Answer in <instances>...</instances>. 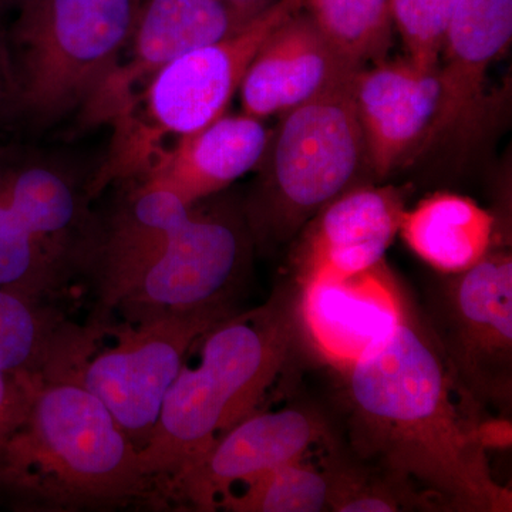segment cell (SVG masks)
Instances as JSON below:
<instances>
[{
  "mask_svg": "<svg viewBox=\"0 0 512 512\" xmlns=\"http://www.w3.org/2000/svg\"><path fill=\"white\" fill-rule=\"evenodd\" d=\"M343 370L359 456L458 511L511 510L510 490L494 480L478 426L453 402L457 386L446 360L409 318Z\"/></svg>",
  "mask_w": 512,
  "mask_h": 512,
  "instance_id": "1",
  "label": "cell"
},
{
  "mask_svg": "<svg viewBox=\"0 0 512 512\" xmlns=\"http://www.w3.org/2000/svg\"><path fill=\"white\" fill-rule=\"evenodd\" d=\"M107 217L97 218L83 278L90 322L146 318L227 301L244 261V238L224 215L138 178Z\"/></svg>",
  "mask_w": 512,
  "mask_h": 512,
  "instance_id": "2",
  "label": "cell"
},
{
  "mask_svg": "<svg viewBox=\"0 0 512 512\" xmlns=\"http://www.w3.org/2000/svg\"><path fill=\"white\" fill-rule=\"evenodd\" d=\"M148 488L136 444L110 410L69 377L39 383L0 454V494L35 510L117 507Z\"/></svg>",
  "mask_w": 512,
  "mask_h": 512,
  "instance_id": "3",
  "label": "cell"
},
{
  "mask_svg": "<svg viewBox=\"0 0 512 512\" xmlns=\"http://www.w3.org/2000/svg\"><path fill=\"white\" fill-rule=\"evenodd\" d=\"M299 332L296 301L276 292L254 311L229 315L200 340V362L181 367L150 437L138 450L150 484L201 457L256 407L288 365Z\"/></svg>",
  "mask_w": 512,
  "mask_h": 512,
  "instance_id": "4",
  "label": "cell"
},
{
  "mask_svg": "<svg viewBox=\"0 0 512 512\" xmlns=\"http://www.w3.org/2000/svg\"><path fill=\"white\" fill-rule=\"evenodd\" d=\"M100 168L0 138V289L50 302L83 276Z\"/></svg>",
  "mask_w": 512,
  "mask_h": 512,
  "instance_id": "5",
  "label": "cell"
},
{
  "mask_svg": "<svg viewBox=\"0 0 512 512\" xmlns=\"http://www.w3.org/2000/svg\"><path fill=\"white\" fill-rule=\"evenodd\" d=\"M138 0H23L6 29L13 119L49 124L82 111L116 62Z\"/></svg>",
  "mask_w": 512,
  "mask_h": 512,
  "instance_id": "6",
  "label": "cell"
},
{
  "mask_svg": "<svg viewBox=\"0 0 512 512\" xmlns=\"http://www.w3.org/2000/svg\"><path fill=\"white\" fill-rule=\"evenodd\" d=\"M301 9L303 0H275L238 32L161 69L124 123L114 128L113 150L100 170L103 188L140 173L165 137L187 136L225 114L266 37Z\"/></svg>",
  "mask_w": 512,
  "mask_h": 512,
  "instance_id": "7",
  "label": "cell"
},
{
  "mask_svg": "<svg viewBox=\"0 0 512 512\" xmlns=\"http://www.w3.org/2000/svg\"><path fill=\"white\" fill-rule=\"evenodd\" d=\"M353 76L282 114L265 156L268 173L261 194L249 211L262 235L288 237L355 187L367 157Z\"/></svg>",
  "mask_w": 512,
  "mask_h": 512,
  "instance_id": "8",
  "label": "cell"
},
{
  "mask_svg": "<svg viewBox=\"0 0 512 512\" xmlns=\"http://www.w3.org/2000/svg\"><path fill=\"white\" fill-rule=\"evenodd\" d=\"M231 313V305L224 301L121 323L89 322L110 339V345H97L86 326L82 349L57 377L76 380L93 393L140 450L192 348Z\"/></svg>",
  "mask_w": 512,
  "mask_h": 512,
  "instance_id": "9",
  "label": "cell"
},
{
  "mask_svg": "<svg viewBox=\"0 0 512 512\" xmlns=\"http://www.w3.org/2000/svg\"><path fill=\"white\" fill-rule=\"evenodd\" d=\"M441 288L440 352L458 389L480 404L507 407L512 392V259L491 249Z\"/></svg>",
  "mask_w": 512,
  "mask_h": 512,
  "instance_id": "10",
  "label": "cell"
},
{
  "mask_svg": "<svg viewBox=\"0 0 512 512\" xmlns=\"http://www.w3.org/2000/svg\"><path fill=\"white\" fill-rule=\"evenodd\" d=\"M255 16L224 0H138L126 45L79 113L83 123L119 127L167 64L238 32Z\"/></svg>",
  "mask_w": 512,
  "mask_h": 512,
  "instance_id": "11",
  "label": "cell"
},
{
  "mask_svg": "<svg viewBox=\"0 0 512 512\" xmlns=\"http://www.w3.org/2000/svg\"><path fill=\"white\" fill-rule=\"evenodd\" d=\"M326 433L325 420L305 407L254 413L160 484H165V493L194 510L217 511L237 485L302 460Z\"/></svg>",
  "mask_w": 512,
  "mask_h": 512,
  "instance_id": "12",
  "label": "cell"
},
{
  "mask_svg": "<svg viewBox=\"0 0 512 512\" xmlns=\"http://www.w3.org/2000/svg\"><path fill=\"white\" fill-rule=\"evenodd\" d=\"M353 100L365 137L367 167L387 177L436 141L443 82L439 64L404 55L360 67Z\"/></svg>",
  "mask_w": 512,
  "mask_h": 512,
  "instance_id": "13",
  "label": "cell"
},
{
  "mask_svg": "<svg viewBox=\"0 0 512 512\" xmlns=\"http://www.w3.org/2000/svg\"><path fill=\"white\" fill-rule=\"evenodd\" d=\"M299 282V330L323 359L342 370L379 346L407 318L384 264L356 275H316Z\"/></svg>",
  "mask_w": 512,
  "mask_h": 512,
  "instance_id": "14",
  "label": "cell"
},
{
  "mask_svg": "<svg viewBox=\"0 0 512 512\" xmlns=\"http://www.w3.org/2000/svg\"><path fill=\"white\" fill-rule=\"evenodd\" d=\"M357 66L301 9L271 33L239 86L242 111L256 119L302 106L355 74Z\"/></svg>",
  "mask_w": 512,
  "mask_h": 512,
  "instance_id": "15",
  "label": "cell"
},
{
  "mask_svg": "<svg viewBox=\"0 0 512 512\" xmlns=\"http://www.w3.org/2000/svg\"><path fill=\"white\" fill-rule=\"evenodd\" d=\"M272 133L264 120L242 111L222 114L207 126L161 147L131 178L175 192L198 204L264 163Z\"/></svg>",
  "mask_w": 512,
  "mask_h": 512,
  "instance_id": "16",
  "label": "cell"
},
{
  "mask_svg": "<svg viewBox=\"0 0 512 512\" xmlns=\"http://www.w3.org/2000/svg\"><path fill=\"white\" fill-rule=\"evenodd\" d=\"M406 207L402 191L359 185L312 218L298 254L299 281L316 275L349 276L383 264L399 235Z\"/></svg>",
  "mask_w": 512,
  "mask_h": 512,
  "instance_id": "17",
  "label": "cell"
},
{
  "mask_svg": "<svg viewBox=\"0 0 512 512\" xmlns=\"http://www.w3.org/2000/svg\"><path fill=\"white\" fill-rule=\"evenodd\" d=\"M511 39L512 0H457L440 55L443 104L436 140L473 133L487 74Z\"/></svg>",
  "mask_w": 512,
  "mask_h": 512,
  "instance_id": "18",
  "label": "cell"
},
{
  "mask_svg": "<svg viewBox=\"0 0 512 512\" xmlns=\"http://www.w3.org/2000/svg\"><path fill=\"white\" fill-rule=\"evenodd\" d=\"M495 218L471 198L437 192L404 210L399 234L427 265L446 275L473 268L493 247Z\"/></svg>",
  "mask_w": 512,
  "mask_h": 512,
  "instance_id": "19",
  "label": "cell"
},
{
  "mask_svg": "<svg viewBox=\"0 0 512 512\" xmlns=\"http://www.w3.org/2000/svg\"><path fill=\"white\" fill-rule=\"evenodd\" d=\"M82 330L50 302L0 289V372L57 375L76 352Z\"/></svg>",
  "mask_w": 512,
  "mask_h": 512,
  "instance_id": "20",
  "label": "cell"
},
{
  "mask_svg": "<svg viewBox=\"0 0 512 512\" xmlns=\"http://www.w3.org/2000/svg\"><path fill=\"white\" fill-rule=\"evenodd\" d=\"M330 468L306 463L305 458L276 467L241 484L221 501L218 510L232 512H320L332 507Z\"/></svg>",
  "mask_w": 512,
  "mask_h": 512,
  "instance_id": "21",
  "label": "cell"
},
{
  "mask_svg": "<svg viewBox=\"0 0 512 512\" xmlns=\"http://www.w3.org/2000/svg\"><path fill=\"white\" fill-rule=\"evenodd\" d=\"M303 10L357 66L383 59L392 43V0H303Z\"/></svg>",
  "mask_w": 512,
  "mask_h": 512,
  "instance_id": "22",
  "label": "cell"
},
{
  "mask_svg": "<svg viewBox=\"0 0 512 512\" xmlns=\"http://www.w3.org/2000/svg\"><path fill=\"white\" fill-rule=\"evenodd\" d=\"M457 0H392L394 29L406 55L424 64H439L448 22Z\"/></svg>",
  "mask_w": 512,
  "mask_h": 512,
  "instance_id": "23",
  "label": "cell"
},
{
  "mask_svg": "<svg viewBox=\"0 0 512 512\" xmlns=\"http://www.w3.org/2000/svg\"><path fill=\"white\" fill-rule=\"evenodd\" d=\"M333 498L330 511L338 512H392L419 505L404 488L392 484L375 483L349 470L333 467Z\"/></svg>",
  "mask_w": 512,
  "mask_h": 512,
  "instance_id": "24",
  "label": "cell"
},
{
  "mask_svg": "<svg viewBox=\"0 0 512 512\" xmlns=\"http://www.w3.org/2000/svg\"><path fill=\"white\" fill-rule=\"evenodd\" d=\"M43 377L0 372V454L20 426Z\"/></svg>",
  "mask_w": 512,
  "mask_h": 512,
  "instance_id": "25",
  "label": "cell"
},
{
  "mask_svg": "<svg viewBox=\"0 0 512 512\" xmlns=\"http://www.w3.org/2000/svg\"><path fill=\"white\" fill-rule=\"evenodd\" d=\"M16 86L13 76L12 60H10L8 35L0 23V126L13 119Z\"/></svg>",
  "mask_w": 512,
  "mask_h": 512,
  "instance_id": "26",
  "label": "cell"
},
{
  "mask_svg": "<svg viewBox=\"0 0 512 512\" xmlns=\"http://www.w3.org/2000/svg\"><path fill=\"white\" fill-rule=\"evenodd\" d=\"M224 2L235 6V8L247 10L249 13L258 15V13H261L262 10L268 8L269 5H272L275 0H224Z\"/></svg>",
  "mask_w": 512,
  "mask_h": 512,
  "instance_id": "27",
  "label": "cell"
},
{
  "mask_svg": "<svg viewBox=\"0 0 512 512\" xmlns=\"http://www.w3.org/2000/svg\"><path fill=\"white\" fill-rule=\"evenodd\" d=\"M22 2L23 0H0V13L3 10L16 9Z\"/></svg>",
  "mask_w": 512,
  "mask_h": 512,
  "instance_id": "28",
  "label": "cell"
}]
</instances>
